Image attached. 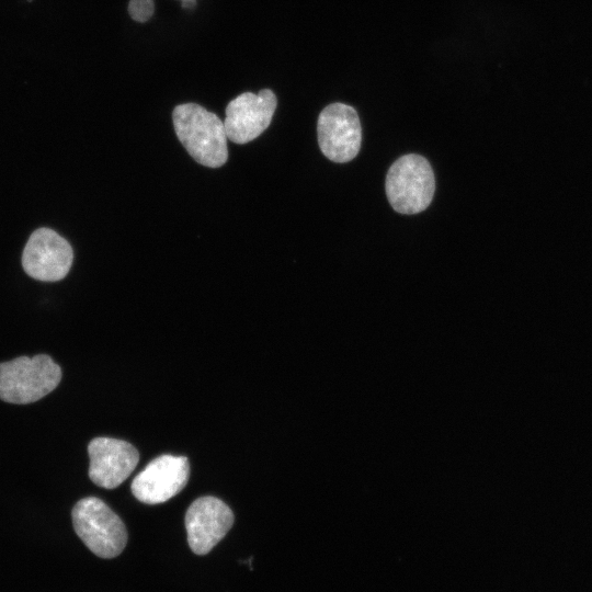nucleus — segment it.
<instances>
[{"label":"nucleus","mask_w":592,"mask_h":592,"mask_svg":"<svg viewBox=\"0 0 592 592\" xmlns=\"http://www.w3.org/2000/svg\"><path fill=\"white\" fill-rule=\"evenodd\" d=\"M75 532L101 558H114L126 546L127 531L116 513L101 499L87 497L71 511Z\"/></svg>","instance_id":"20e7f679"},{"label":"nucleus","mask_w":592,"mask_h":592,"mask_svg":"<svg viewBox=\"0 0 592 592\" xmlns=\"http://www.w3.org/2000/svg\"><path fill=\"white\" fill-rule=\"evenodd\" d=\"M61 375L60 366L47 354L0 363V399L16 405L35 402L59 385Z\"/></svg>","instance_id":"f03ea898"},{"label":"nucleus","mask_w":592,"mask_h":592,"mask_svg":"<svg viewBox=\"0 0 592 592\" xmlns=\"http://www.w3.org/2000/svg\"><path fill=\"white\" fill-rule=\"evenodd\" d=\"M276 104V96L270 89L236 96L226 107L224 126L227 138L236 144H247L259 137L269 127Z\"/></svg>","instance_id":"0eeeda50"},{"label":"nucleus","mask_w":592,"mask_h":592,"mask_svg":"<svg viewBox=\"0 0 592 592\" xmlns=\"http://www.w3.org/2000/svg\"><path fill=\"white\" fill-rule=\"evenodd\" d=\"M318 144L331 161H351L360 151L362 129L357 112L343 103L327 105L317 122Z\"/></svg>","instance_id":"39448f33"},{"label":"nucleus","mask_w":592,"mask_h":592,"mask_svg":"<svg viewBox=\"0 0 592 592\" xmlns=\"http://www.w3.org/2000/svg\"><path fill=\"white\" fill-rule=\"evenodd\" d=\"M91 481L114 489L125 481L139 460L138 451L128 442L112 437H94L88 445Z\"/></svg>","instance_id":"9d476101"},{"label":"nucleus","mask_w":592,"mask_h":592,"mask_svg":"<svg viewBox=\"0 0 592 592\" xmlns=\"http://www.w3.org/2000/svg\"><path fill=\"white\" fill-rule=\"evenodd\" d=\"M72 260L70 243L50 228L33 231L22 253L25 273L42 282L62 280L68 274Z\"/></svg>","instance_id":"423d86ee"},{"label":"nucleus","mask_w":592,"mask_h":592,"mask_svg":"<svg viewBox=\"0 0 592 592\" xmlns=\"http://www.w3.org/2000/svg\"><path fill=\"white\" fill-rule=\"evenodd\" d=\"M175 134L198 163L218 168L228 159L224 122L196 103L177 105L172 113Z\"/></svg>","instance_id":"f257e3e1"},{"label":"nucleus","mask_w":592,"mask_h":592,"mask_svg":"<svg viewBox=\"0 0 592 592\" xmlns=\"http://www.w3.org/2000/svg\"><path fill=\"white\" fill-rule=\"evenodd\" d=\"M189 476L190 464L185 456L161 455L134 478L130 489L140 502L158 504L178 494Z\"/></svg>","instance_id":"6e6552de"},{"label":"nucleus","mask_w":592,"mask_h":592,"mask_svg":"<svg viewBox=\"0 0 592 592\" xmlns=\"http://www.w3.org/2000/svg\"><path fill=\"white\" fill-rule=\"evenodd\" d=\"M155 11L153 0H130L128 12L133 20L137 22L148 21Z\"/></svg>","instance_id":"9b49d317"},{"label":"nucleus","mask_w":592,"mask_h":592,"mask_svg":"<svg viewBox=\"0 0 592 592\" xmlns=\"http://www.w3.org/2000/svg\"><path fill=\"white\" fill-rule=\"evenodd\" d=\"M385 190L396 212L418 214L424 210L433 198L434 172L424 157L417 153L405 155L389 168Z\"/></svg>","instance_id":"7ed1b4c3"},{"label":"nucleus","mask_w":592,"mask_h":592,"mask_svg":"<svg viewBox=\"0 0 592 592\" xmlns=\"http://www.w3.org/2000/svg\"><path fill=\"white\" fill-rule=\"evenodd\" d=\"M234 524V513L220 499L202 497L185 514L189 546L196 555H206L224 538Z\"/></svg>","instance_id":"1a4fd4ad"}]
</instances>
